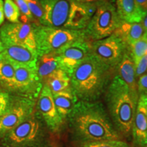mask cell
Wrapping results in <instances>:
<instances>
[{
  "label": "cell",
  "mask_w": 147,
  "mask_h": 147,
  "mask_svg": "<svg viewBox=\"0 0 147 147\" xmlns=\"http://www.w3.org/2000/svg\"><path fill=\"white\" fill-rule=\"evenodd\" d=\"M82 147H130L127 143L121 140L100 141L83 143Z\"/></svg>",
  "instance_id": "d4e9b609"
},
{
  "label": "cell",
  "mask_w": 147,
  "mask_h": 147,
  "mask_svg": "<svg viewBox=\"0 0 147 147\" xmlns=\"http://www.w3.org/2000/svg\"><path fill=\"white\" fill-rule=\"evenodd\" d=\"M0 36L3 46H23L36 51L34 29L28 23H5L0 29Z\"/></svg>",
  "instance_id": "30bf717a"
},
{
  "label": "cell",
  "mask_w": 147,
  "mask_h": 147,
  "mask_svg": "<svg viewBox=\"0 0 147 147\" xmlns=\"http://www.w3.org/2000/svg\"><path fill=\"white\" fill-rule=\"evenodd\" d=\"M74 133L83 143L121 140L104 106L79 101L67 118Z\"/></svg>",
  "instance_id": "6da1fadb"
},
{
  "label": "cell",
  "mask_w": 147,
  "mask_h": 147,
  "mask_svg": "<svg viewBox=\"0 0 147 147\" xmlns=\"http://www.w3.org/2000/svg\"><path fill=\"white\" fill-rule=\"evenodd\" d=\"M141 23H142L143 27H144V30L147 32V14L145 16V17L143 18V20L141 21Z\"/></svg>",
  "instance_id": "836d02e7"
},
{
  "label": "cell",
  "mask_w": 147,
  "mask_h": 147,
  "mask_svg": "<svg viewBox=\"0 0 147 147\" xmlns=\"http://www.w3.org/2000/svg\"><path fill=\"white\" fill-rule=\"evenodd\" d=\"M115 32L123 39L128 47L142 38L146 34L141 23H127L125 22H123L121 27Z\"/></svg>",
  "instance_id": "ffe728a7"
},
{
  "label": "cell",
  "mask_w": 147,
  "mask_h": 147,
  "mask_svg": "<svg viewBox=\"0 0 147 147\" xmlns=\"http://www.w3.org/2000/svg\"><path fill=\"white\" fill-rule=\"evenodd\" d=\"M15 72V65L0 53V84L11 89Z\"/></svg>",
  "instance_id": "7402d4cb"
},
{
  "label": "cell",
  "mask_w": 147,
  "mask_h": 147,
  "mask_svg": "<svg viewBox=\"0 0 147 147\" xmlns=\"http://www.w3.org/2000/svg\"><path fill=\"white\" fill-rule=\"evenodd\" d=\"M3 47L4 49L1 53L15 65L37 66L38 55L36 51L19 45H5Z\"/></svg>",
  "instance_id": "9a60e30c"
},
{
  "label": "cell",
  "mask_w": 147,
  "mask_h": 147,
  "mask_svg": "<svg viewBox=\"0 0 147 147\" xmlns=\"http://www.w3.org/2000/svg\"><path fill=\"white\" fill-rule=\"evenodd\" d=\"M117 68L118 69L119 76L127 84L131 91L138 93L137 78L136 77V63L131 57L129 48L125 53L122 60Z\"/></svg>",
  "instance_id": "e0dca14e"
},
{
  "label": "cell",
  "mask_w": 147,
  "mask_h": 147,
  "mask_svg": "<svg viewBox=\"0 0 147 147\" xmlns=\"http://www.w3.org/2000/svg\"><path fill=\"white\" fill-rule=\"evenodd\" d=\"M134 142L141 146L147 145V95L139 96L132 123L131 133Z\"/></svg>",
  "instance_id": "5bb4252c"
},
{
  "label": "cell",
  "mask_w": 147,
  "mask_h": 147,
  "mask_svg": "<svg viewBox=\"0 0 147 147\" xmlns=\"http://www.w3.org/2000/svg\"><path fill=\"white\" fill-rule=\"evenodd\" d=\"M32 26L38 57L57 54L67 46L75 42L86 41L87 38L84 30L54 28L37 24Z\"/></svg>",
  "instance_id": "277c9868"
},
{
  "label": "cell",
  "mask_w": 147,
  "mask_h": 147,
  "mask_svg": "<svg viewBox=\"0 0 147 147\" xmlns=\"http://www.w3.org/2000/svg\"><path fill=\"white\" fill-rule=\"evenodd\" d=\"M44 83L49 87L53 94H55L70 87V78L65 71L59 69L48 77Z\"/></svg>",
  "instance_id": "44dd1931"
},
{
  "label": "cell",
  "mask_w": 147,
  "mask_h": 147,
  "mask_svg": "<svg viewBox=\"0 0 147 147\" xmlns=\"http://www.w3.org/2000/svg\"><path fill=\"white\" fill-rule=\"evenodd\" d=\"M29 10L33 16L36 18L40 22L42 21L44 17V10L38 0H29L27 1Z\"/></svg>",
  "instance_id": "484cf974"
},
{
  "label": "cell",
  "mask_w": 147,
  "mask_h": 147,
  "mask_svg": "<svg viewBox=\"0 0 147 147\" xmlns=\"http://www.w3.org/2000/svg\"><path fill=\"white\" fill-rule=\"evenodd\" d=\"M145 147H147V145H146V146H145Z\"/></svg>",
  "instance_id": "8d00e7d4"
},
{
  "label": "cell",
  "mask_w": 147,
  "mask_h": 147,
  "mask_svg": "<svg viewBox=\"0 0 147 147\" xmlns=\"http://www.w3.org/2000/svg\"><path fill=\"white\" fill-rule=\"evenodd\" d=\"M129 48L131 57L136 63L140 59L147 53V32L142 38L131 45Z\"/></svg>",
  "instance_id": "603a6c76"
},
{
  "label": "cell",
  "mask_w": 147,
  "mask_h": 147,
  "mask_svg": "<svg viewBox=\"0 0 147 147\" xmlns=\"http://www.w3.org/2000/svg\"><path fill=\"white\" fill-rule=\"evenodd\" d=\"M116 4L119 18L125 23H141L146 15L140 10L136 0H117Z\"/></svg>",
  "instance_id": "2e32d148"
},
{
  "label": "cell",
  "mask_w": 147,
  "mask_h": 147,
  "mask_svg": "<svg viewBox=\"0 0 147 147\" xmlns=\"http://www.w3.org/2000/svg\"><path fill=\"white\" fill-rule=\"evenodd\" d=\"M139 95L130 89L119 75L114 76L107 87L106 100L112 122L119 133H131Z\"/></svg>",
  "instance_id": "3957f363"
},
{
  "label": "cell",
  "mask_w": 147,
  "mask_h": 147,
  "mask_svg": "<svg viewBox=\"0 0 147 147\" xmlns=\"http://www.w3.org/2000/svg\"><path fill=\"white\" fill-rule=\"evenodd\" d=\"M34 100L21 96L9 104L4 114L0 117V135L8 133L22 121L33 114Z\"/></svg>",
  "instance_id": "9c48e42d"
},
{
  "label": "cell",
  "mask_w": 147,
  "mask_h": 147,
  "mask_svg": "<svg viewBox=\"0 0 147 147\" xmlns=\"http://www.w3.org/2000/svg\"><path fill=\"white\" fill-rule=\"evenodd\" d=\"M4 10H3V1L0 0V26L4 21Z\"/></svg>",
  "instance_id": "1f68e13d"
},
{
  "label": "cell",
  "mask_w": 147,
  "mask_h": 147,
  "mask_svg": "<svg viewBox=\"0 0 147 147\" xmlns=\"http://www.w3.org/2000/svg\"><path fill=\"white\" fill-rule=\"evenodd\" d=\"M140 10L147 14V0H136Z\"/></svg>",
  "instance_id": "4dcf8cb0"
},
{
  "label": "cell",
  "mask_w": 147,
  "mask_h": 147,
  "mask_svg": "<svg viewBox=\"0 0 147 147\" xmlns=\"http://www.w3.org/2000/svg\"><path fill=\"white\" fill-rule=\"evenodd\" d=\"M146 73H147V53L136 63V77L138 78Z\"/></svg>",
  "instance_id": "83f0119b"
},
{
  "label": "cell",
  "mask_w": 147,
  "mask_h": 147,
  "mask_svg": "<svg viewBox=\"0 0 147 147\" xmlns=\"http://www.w3.org/2000/svg\"><path fill=\"white\" fill-rule=\"evenodd\" d=\"M14 2L18 5L20 12L23 15V17H21V18L23 19V23H27V21L28 20L34 19V16L31 13L26 1L23 0H14Z\"/></svg>",
  "instance_id": "4316f807"
},
{
  "label": "cell",
  "mask_w": 147,
  "mask_h": 147,
  "mask_svg": "<svg viewBox=\"0 0 147 147\" xmlns=\"http://www.w3.org/2000/svg\"><path fill=\"white\" fill-rule=\"evenodd\" d=\"M57 110L62 119L68 118L78 102L76 95L69 87L65 91L53 94Z\"/></svg>",
  "instance_id": "ac0fdd59"
},
{
  "label": "cell",
  "mask_w": 147,
  "mask_h": 147,
  "mask_svg": "<svg viewBox=\"0 0 147 147\" xmlns=\"http://www.w3.org/2000/svg\"><path fill=\"white\" fill-rule=\"evenodd\" d=\"M112 69L90 53L69 75L71 89L79 101L96 102L109 85Z\"/></svg>",
  "instance_id": "7a4b0ae2"
},
{
  "label": "cell",
  "mask_w": 147,
  "mask_h": 147,
  "mask_svg": "<svg viewBox=\"0 0 147 147\" xmlns=\"http://www.w3.org/2000/svg\"><path fill=\"white\" fill-rule=\"evenodd\" d=\"M137 90L139 96L147 95V73L138 78L137 81Z\"/></svg>",
  "instance_id": "f546056e"
},
{
  "label": "cell",
  "mask_w": 147,
  "mask_h": 147,
  "mask_svg": "<svg viewBox=\"0 0 147 147\" xmlns=\"http://www.w3.org/2000/svg\"><path fill=\"white\" fill-rule=\"evenodd\" d=\"M37 108L40 115L51 131H57L60 129L64 120L57 110L53 93L47 84H43L38 96Z\"/></svg>",
  "instance_id": "8fae6325"
},
{
  "label": "cell",
  "mask_w": 147,
  "mask_h": 147,
  "mask_svg": "<svg viewBox=\"0 0 147 147\" xmlns=\"http://www.w3.org/2000/svg\"><path fill=\"white\" fill-rule=\"evenodd\" d=\"M3 10L6 19L11 23H18L20 12L18 5L13 0H4L3 1Z\"/></svg>",
  "instance_id": "cb8c5ba5"
},
{
  "label": "cell",
  "mask_w": 147,
  "mask_h": 147,
  "mask_svg": "<svg viewBox=\"0 0 147 147\" xmlns=\"http://www.w3.org/2000/svg\"><path fill=\"white\" fill-rule=\"evenodd\" d=\"M91 54L110 68H117L129 49L121 37L115 32L104 39L96 40L90 45Z\"/></svg>",
  "instance_id": "52a82bcc"
},
{
  "label": "cell",
  "mask_w": 147,
  "mask_h": 147,
  "mask_svg": "<svg viewBox=\"0 0 147 147\" xmlns=\"http://www.w3.org/2000/svg\"><path fill=\"white\" fill-rule=\"evenodd\" d=\"M37 69L38 76L42 83L45 82L48 77L51 76L55 71L59 69L63 70L58 55L57 54L46 55L38 57Z\"/></svg>",
  "instance_id": "d6986e66"
},
{
  "label": "cell",
  "mask_w": 147,
  "mask_h": 147,
  "mask_svg": "<svg viewBox=\"0 0 147 147\" xmlns=\"http://www.w3.org/2000/svg\"><path fill=\"white\" fill-rule=\"evenodd\" d=\"M42 87L43 83L38 76L37 66L15 65L11 89L21 93L22 96L34 99L39 96Z\"/></svg>",
  "instance_id": "ba28073f"
},
{
  "label": "cell",
  "mask_w": 147,
  "mask_h": 147,
  "mask_svg": "<svg viewBox=\"0 0 147 147\" xmlns=\"http://www.w3.org/2000/svg\"><path fill=\"white\" fill-rule=\"evenodd\" d=\"M44 10L40 25L71 29V21L78 5L76 0H38Z\"/></svg>",
  "instance_id": "8992f818"
},
{
  "label": "cell",
  "mask_w": 147,
  "mask_h": 147,
  "mask_svg": "<svg viewBox=\"0 0 147 147\" xmlns=\"http://www.w3.org/2000/svg\"><path fill=\"white\" fill-rule=\"evenodd\" d=\"M3 49H4V47H3V42H2V41H1V36H0V53H1L3 52Z\"/></svg>",
  "instance_id": "e575fe53"
},
{
  "label": "cell",
  "mask_w": 147,
  "mask_h": 147,
  "mask_svg": "<svg viewBox=\"0 0 147 147\" xmlns=\"http://www.w3.org/2000/svg\"><path fill=\"white\" fill-rule=\"evenodd\" d=\"M40 127L39 122L32 114L8 132V138L14 144H27L37 138Z\"/></svg>",
  "instance_id": "4fadbf2b"
},
{
  "label": "cell",
  "mask_w": 147,
  "mask_h": 147,
  "mask_svg": "<svg viewBox=\"0 0 147 147\" xmlns=\"http://www.w3.org/2000/svg\"><path fill=\"white\" fill-rule=\"evenodd\" d=\"M102 0H76L78 3H97Z\"/></svg>",
  "instance_id": "d6a6232c"
},
{
  "label": "cell",
  "mask_w": 147,
  "mask_h": 147,
  "mask_svg": "<svg viewBox=\"0 0 147 147\" xmlns=\"http://www.w3.org/2000/svg\"><path fill=\"white\" fill-rule=\"evenodd\" d=\"M10 104V95L6 91L0 89V117L2 116Z\"/></svg>",
  "instance_id": "f1b7e54d"
},
{
  "label": "cell",
  "mask_w": 147,
  "mask_h": 147,
  "mask_svg": "<svg viewBox=\"0 0 147 147\" xmlns=\"http://www.w3.org/2000/svg\"><path fill=\"white\" fill-rule=\"evenodd\" d=\"M23 1H26V2H27V1H29V0H23Z\"/></svg>",
  "instance_id": "d590c367"
},
{
  "label": "cell",
  "mask_w": 147,
  "mask_h": 147,
  "mask_svg": "<svg viewBox=\"0 0 147 147\" xmlns=\"http://www.w3.org/2000/svg\"><path fill=\"white\" fill-rule=\"evenodd\" d=\"M122 23L115 5L102 0L84 30L87 38L96 41L111 36L121 27Z\"/></svg>",
  "instance_id": "5b68a950"
},
{
  "label": "cell",
  "mask_w": 147,
  "mask_h": 147,
  "mask_svg": "<svg viewBox=\"0 0 147 147\" xmlns=\"http://www.w3.org/2000/svg\"><path fill=\"white\" fill-rule=\"evenodd\" d=\"M90 50V45L87 42L78 41L67 46L57 55L63 70L69 76L75 67L91 53Z\"/></svg>",
  "instance_id": "7c38bea8"
}]
</instances>
